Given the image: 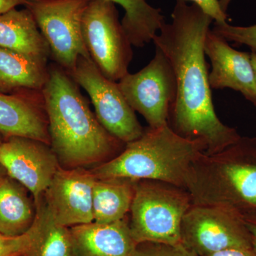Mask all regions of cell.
Segmentation results:
<instances>
[{
    "label": "cell",
    "instance_id": "d6986e66",
    "mask_svg": "<svg viewBox=\"0 0 256 256\" xmlns=\"http://www.w3.org/2000/svg\"><path fill=\"white\" fill-rule=\"evenodd\" d=\"M137 182L124 178L96 180L92 192L94 222L110 224L130 212Z\"/></svg>",
    "mask_w": 256,
    "mask_h": 256
},
{
    "label": "cell",
    "instance_id": "52a82bcc",
    "mask_svg": "<svg viewBox=\"0 0 256 256\" xmlns=\"http://www.w3.org/2000/svg\"><path fill=\"white\" fill-rule=\"evenodd\" d=\"M84 43L92 60L104 76L119 82L132 62V45L110 0H90L82 21Z\"/></svg>",
    "mask_w": 256,
    "mask_h": 256
},
{
    "label": "cell",
    "instance_id": "ba28073f",
    "mask_svg": "<svg viewBox=\"0 0 256 256\" xmlns=\"http://www.w3.org/2000/svg\"><path fill=\"white\" fill-rule=\"evenodd\" d=\"M181 240L195 256L229 248H254L242 214L230 207L192 205L183 218Z\"/></svg>",
    "mask_w": 256,
    "mask_h": 256
},
{
    "label": "cell",
    "instance_id": "9a60e30c",
    "mask_svg": "<svg viewBox=\"0 0 256 256\" xmlns=\"http://www.w3.org/2000/svg\"><path fill=\"white\" fill-rule=\"evenodd\" d=\"M75 256H134L138 244L130 229L129 220L110 224H92L70 228Z\"/></svg>",
    "mask_w": 256,
    "mask_h": 256
},
{
    "label": "cell",
    "instance_id": "f1b7e54d",
    "mask_svg": "<svg viewBox=\"0 0 256 256\" xmlns=\"http://www.w3.org/2000/svg\"><path fill=\"white\" fill-rule=\"evenodd\" d=\"M232 0H220V8L224 12L226 13L228 9L229 5L232 2Z\"/></svg>",
    "mask_w": 256,
    "mask_h": 256
},
{
    "label": "cell",
    "instance_id": "cb8c5ba5",
    "mask_svg": "<svg viewBox=\"0 0 256 256\" xmlns=\"http://www.w3.org/2000/svg\"><path fill=\"white\" fill-rule=\"evenodd\" d=\"M134 256H195L181 245L144 242L138 244Z\"/></svg>",
    "mask_w": 256,
    "mask_h": 256
},
{
    "label": "cell",
    "instance_id": "7402d4cb",
    "mask_svg": "<svg viewBox=\"0 0 256 256\" xmlns=\"http://www.w3.org/2000/svg\"><path fill=\"white\" fill-rule=\"evenodd\" d=\"M28 256H75L70 228L55 224L50 214L41 239Z\"/></svg>",
    "mask_w": 256,
    "mask_h": 256
},
{
    "label": "cell",
    "instance_id": "9c48e42d",
    "mask_svg": "<svg viewBox=\"0 0 256 256\" xmlns=\"http://www.w3.org/2000/svg\"><path fill=\"white\" fill-rule=\"evenodd\" d=\"M69 74L90 96L96 117L111 136L126 144L142 136L144 129L118 84L104 76L92 58L80 57Z\"/></svg>",
    "mask_w": 256,
    "mask_h": 256
},
{
    "label": "cell",
    "instance_id": "4dcf8cb0",
    "mask_svg": "<svg viewBox=\"0 0 256 256\" xmlns=\"http://www.w3.org/2000/svg\"><path fill=\"white\" fill-rule=\"evenodd\" d=\"M5 175H6V173L5 172L4 170L3 169V168H2L1 165H0V180H1L2 178H4Z\"/></svg>",
    "mask_w": 256,
    "mask_h": 256
},
{
    "label": "cell",
    "instance_id": "7a4b0ae2",
    "mask_svg": "<svg viewBox=\"0 0 256 256\" xmlns=\"http://www.w3.org/2000/svg\"><path fill=\"white\" fill-rule=\"evenodd\" d=\"M78 86L58 66L48 68L42 90L50 146L65 169L102 162L121 143L102 127Z\"/></svg>",
    "mask_w": 256,
    "mask_h": 256
},
{
    "label": "cell",
    "instance_id": "6da1fadb",
    "mask_svg": "<svg viewBox=\"0 0 256 256\" xmlns=\"http://www.w3.org/2000/svg\"><path fill=\"white\" fill-rule=\"evenodd\" d=\"M172 18V23H165L152 41L166 56L176 79L168 124L178 136L203 143L206 154L220 152L242 137L220 121L214 106L204 50L214 20L184 0H176Z\"/></svg>",
    "mask_w": 256,
    "mask_h": 256
},
{
    "label": "cell",
    "instance_id": "f546056e",
    "mask_svg": "<svg viewBox=\"0 0 256 256\" xmlns=\"http://www.w3.org/2000/svg\"><path fill=\"white\" fill-rule=\"evenodd\" d=\"M252 66H254V70H255L256 78V52H252Z\"/></svg>",
    "mask_w": 256,
    "mask_h": 256
},
{
    "label": "cell",
    "instance_id": "5bb4252c",
    "mask_svg": "<svg viewBox=\"0 0 256 256\" xmlns=\"http://www.w3.org/2000/svg\"><path fill=\"white\" fill-rule=\"evenodd\" d=\"M0 133L50 144L43 95L32 92L18 95L0 94Z\"/></svg>",
    "mask_w": 256,
    "mask_h": 256
},
{
    "label": "cell",
    "instance_id": "8fae6325",
    "mask_svg": "<svg viewBox=\"0 0 256 256\" xmlns=\"http://www.w3.org/2000/svg\"><path fill=\"white\" fill-rule=\"evenodd\" d=\"M50 146L18 137L5 138L0 146V165L10 178L31 192L36 206L60 168Z\"/></svg>",
    "mask_w": 256,
    "mask_h": 256
},
{
    "label": "cell",
    "instance_id": "277c9868",
    "mask_svg": "<svg viewBox=\"0 0 256 256\" xmlns=\"http://www.w3.org/2000/svg\"><path fill=\"white\" fill-rule=\"evenodd\" d=\"M186 190L192 204L256 210V138H242L216 154L204 153L193 164Z\"/></svg>",
    "mask_w": 256,
    "mask_h": 256
},
{
    "label": "cell",
    "instance_id": "3957f363",
    "mask_svg": "<svg viewBox=\"0 0 256 256\" xmlns=\"http://www.w3.org/2000/svg\"><path fill=\"white\" fill-rule=\"evenodd\" d=\"M126 144L120 154L92 170L96 178L158 181L186 190L192 166L206 151L203 143L178 136L169 124L149 128Z\"/></svg>",
    "mask_w": 256,
    "mask_h": 256
},
{
    "label": "cell",
    "instance_id": "30bf717a",
    "mask_svg": "<svg viewBox=\"0 0 256 256\" xmlns=\"http://www.w3.org/2000/svg\"><path fill=\"white\" fill-rule=\"evenodd\" d=\"M118 86L129 105L142 114L150 128L156 129L169 124L176 84L172 67L161 50L156 48L150 63L138 73L127 74Z\"/></svg>",
    "mask_w": 256,
    "mask_h": 256
},
{
    "label": "cell",
    "instance_id": "8992f818",
    "mask_svg": "<svg viewBox=\"0 0 256 256\" xmlns=\"http://www.w3.org/2000/svg\"><path fill=\"white\" fill-rule=\"evenodd\" d=\"M90 0H26L53 60L68 74L80 57L92 58L84 43L82 21Z\"/></svg>",
    "mask_w": 256,
    "mask_h": 256
},
{
    "label": "cell",
    "instance_id": "83f0119b",
    "mask_svg": "<svg viewBox=\"0 0 256 256\" xmlns=\"http://www.w3.org/2000/svg\"><path fill=\"white\" fill-rule=\"evenodd\" d=\"M26 4V0H0V14H4L10 10L16 9L18 6Z\"/></svg>",
    "mask_w": 256,
    "mask_h": 256
},
{
    "label": "cell",
    "instance_id": "7c38bea8",
    "mask_svg": "<svg viewBox=\"0 0 256 256\" xmlns=\"http://www.w3.org/2000/svg\"><path fill=\"white\" fill-rule=\"evenodd\" d=\"M92 171L60 168L44 193L46 206L55 224L67 228L94 222Z\"/></svg>",
    "mask_w": 256,
    "mask_h": 256
},
{
    "label": "cell",
    "instance_id": "603a6c76",
    "mask_svg": "<svg viewBox=\"0 0 256 256\" xmlns=\"http://www.w3.org/2000/svg\"><path fill=\"white\" fill-rule=\"evenodd\" d=\"M212 31L228 42L245 45L256 52V24L250 26H236L228 23H215Z\"/></svg>",
    "mask_w": 256,
    "mask_h": 256
},
{
    "label": "cell",
    "instance_id": "1f68e13d",
    "mask_svg": "<svg viewBox=\"0 0 256 256\" xmlns=\"http://www.w3.org/2000/svg\"><path fill=\"white\" fill-rule=\"evenodd\" d=\"M4 138L3 137L2 134L0 133V146H1L2 143L3 142V141H4Z\"/></svg>",
    "mask_w": 256,
    "mask_h": 256
},
{
    "label": "cell",
    "instance_id": "484cf974",
    "mask_svg": "<svg viewBox=\"0 0 256 256\" xmlns=\"http://www.w3.org/2000/svg\"><path fill=\"white\" fill-rule=\"evenodd\" d=\"M242 214L252 236V247L256 252V210H248Z\"/></svg>",
    "mask_w": 256,
    "mask_h": 256
},
{
    "label": "cell",
    "instance_id": "4fadbf2b",
    "mask_svg": "<svg viewBox=\"0 0 256 256\" xmlns=\"http://www.w3.org/2000/svg\"><path fill=\"white\" fill-rule=\"evenodd\" d=\"M204 50L212 62V89H232L242 94L256 108V78L252 52L234 50L226 40L212 30L207 34Z\"/></svg>",
    "mask_w": 256,
    "mask_h": 256
},
{
    "label": "cell",
    "instance_id": "5b68a950",
    "mask_svg": "<svg viewBox=\"0 0 256 256\" xmlns=\"http://www.w3.org/2000/svg\"><path fill=\"white\" fill-rule=\"evenodd\" d=\"M192 205L184 188L162 182L138 181L129 220L134 242L138 245H181L182 224Z\"/></svg>",
    "mask_w": 256,
    "mask_h": 256
},
{
    "label": "cell",
    "instance_id": "ac0fdd59",
    "mask_svg": "<svg viewBox=\"0 0 256 256\" xmlns=\"http://www.w3.org/2000/svg\"><path fill=\"white\" fill-rule=\"evenodd\" d=\"M26 190L8 174L0 180V234L16 236L33 225L36 210Z\"/></svg>",
    "mask_w": 256,
    "mask_h": 256
},
{
    "label": "cell",
    "instance_id": "4316f807",
    "mask_svg": "<svg viewBox=\"0 0 256 256\" xmlns=\"http://www.w3.org/2000/svg\"><path fill=\"white\" fill-rule=\"evenodd\" d=\"M206 256H256L254 248H229Z\"/></svg>",
    "mask_w": 256,
    "mask_h": 256
},
{
    "label": "cell",
    "instance_id": "2e32d148",
    "mask_svg": "<svg viewBox=\"0 0 256 256\" xmlns=\"http://www.w3.org/2000/svg\"><path fill=\"white\" fill-rule=\"evenodd\" d=\"M0 47L42 64H46L50 56L48 44L28 9L0 14Z\"/></svg>",
    "mask_w": 256,
    "mask_h": 256
},
{
    "label": "cell",
    "instance_id": "e0dca14e",
    "mask_svg": "<svg viewBox=\"0 0 256 256\" xmlns=\"http://www.w3.org/2000/svg\"><path fill=\"white\" fill-rule=\"evenodd\" d=\"M48 75L46 64L0 47V94L41 92Z\"/></svg>",
    "mask_w": 256,
    "mask_h": 256
},
{
    "label": "cell",
    "instance_id": "44dd1931",
    "mask_svg": "<svg viewBox=\"0 0 256 256\" xmlns=\"http://www.w3.org/2000/svg\"><path fill=\"white\" fill-rule=\"evenodd\" d=\"M34 222L26 233L16 236L0 234V256H28L41 239L46 228L50 213L42 201L36 206Z\"/></svg>",
    "mask_w": 256,
    "mask_h": 256
},
{
    "label": "cell",
    "instance_id": "d4e9b609",
    "mask_svg": "<svg viewBox=\"0 0 256 256\" xmlns=\"http://www.w3.org/2000/svg\"><path fill=\"white\" fill-rule=\"evenodd\" d=\"M184 1H191L194 4L200 6V8L206 14L213 18L215 23L222 24L228 23V14L224 12L220 8V0H184Z\"/></svg>",
    "mask_w": 256,
    "mask_h": 256
},
{
    "label": "cell",
    "instance_id": "ffe728a7",
    "mask_svg": "<svg viewBox=\"0 0 256 256\" xmlns=\"http://www.w3.org/2000/svg\"><path fill=\"white\" fill-rule=\"evenodd\" d=\"M124 11L122 28L132 46L143 47L153 41L165 24L161 10L153 8L146 0H110Z\"/></svg>",
    "mask_w": 256,
    "mask_h": 256
}]
</instances>
